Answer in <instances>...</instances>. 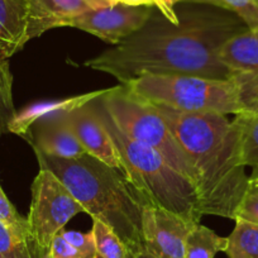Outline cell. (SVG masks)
I'll use <instances>...</instances> for the list:
<instances>
[{"instance_id": "484cf974", "label": "cell", "mask_w": 258, "mask_h": 258, "mask_svg": "<svg viewBox=\"0 0 258 258\" xmlns=\"http://www.w3.org/2000/svg\"><path fill=\"white\" fill-rule=\"evenodd\" d=\"M53 258H86L79 249L71 245L68 240L61 235V233L56 234L49 247Z\"/></svg>"}, {"instance_id": "d6a6232c", "label": "cell", "mask_w": 258, "mask_h": 258, "mask_svg": "<svg viewBox=\"0 0 258 258\" xmlns=\"http://www.w3.org/2000/svg\"><path fill=\"white\" fill-rule=\"evenodd\" d=\"M94 258H101V257L98 254V253H96V255H95V257H94Z\"/></svg>"}, {"instance_id": "277c9868", "label": "cell", "mask_w": 258, "mask_h": 258, "mask_svg": "<svg viewBox=\"0 0 258 258\" xmlns=\"http://www.w3.org/2000/svg\"><path fill=\"white\" fill-rule=\"evenodd\" d=\"M93 103L118 150L121 173L143 207L161 208L185 219L200 223L203 214L195 185L153 148L141 145L121 133L99 103V99Z\"/></svg>"}, {"instance_id": "836d02e7", "label": "cell", "mask_w": 258, "mask_h": 258, "mask_svg": "<svg viewBox=\"0 0 258 258\" xmlns=\"http://www.w3.org/2000/svg\"><path fill=\"white\" fill-rule=\"evenodd\" d=\"M254 2H255V3H257V6H258V0H254Z\"/></svg>"}, {"instance_id": "5bb4252c", "label": "cell", "mask_w": 258, "mask_h": 258, "mask_svg": "<svg viewBox=\"0 0 258 258\" xmlns=\"http://www.w3.org/2000/svg\"><path fill=\"white\" fill-rule=\"evenodd\" d=\"M29 39L26 0H0V54L11 58Z\"/></svg>"}, {"instance_id": "9c48e42d", "label": "cell", "mask_w": 258, "mask_h": 258, "mask_svg": "<svg viewBox=\"0 0 258 258\" xmlns=\"http://www.w3.org/2000/svg\"><path fill=\"white\" fill-rule=\"evenodd\" d=\"M150 18L151 7H131L118 3L85 12L71 19L66 27L85 31L115 46L140 31Z\"/></svg>"}, {"instance_id": "44dd1931", "label": "cell", "mask_w": 258, "mask_h": 258, "mask_svg": "<svg viewBox=\"0 0 258 258\" xmlns=\"http://www.w3.org/2000/svg\"><path fill=\"white\" fill-rule=\"evenodd\" d=\"M36 245L14 234L0 220V258H42Z\"/></svg>"}, {"instance_id": "6da1fadb", "label": "cell", "mask_w": 258, "mask_h": 258, "mask_svg": "<svg viewBox=\"0 0 258 258\" xmlns=\"http://www.w3.org/2000/svg\"><path fill=\"white\" fill-rule=\"evenodd\" d=\"M244 27L239 19L212 13L178 17L177 24L150 18L140 31L84 64L123 85L143 74L228 80L232 74L220 63L218 52Z\"/></svg>"}, {"instance_id": "e0dca14e", "label": "cell", "mask_w": 258, "mask_h": 258, "mask_svg": "<svg viewBox=\"0 0 258 258\" xmlns=\"http://www.w3.org/2000/svg\"><path fill=\"white\" fill-rule=\"evenodd\" d=\"M227 245L228 238L198 223L186 238L185 258H214L217 253L225 252Z\"/></svg>"}, {"instance_id": "8fae6325", "label": "cell", "mask_w": 258, "mask_h": 258, "mask_svg": "<svg viewBox=\"0 0 258 258\" xmlns=\"http://www.w3.org/2000/svg\"><path fill=\"white\" fill-rule=\"evenodd\" d=\"M93 101L66 113L64 119L88 155L121 171L118 150L101 123Z\"/></svg>"}, {"instance_id": "2e32d148", "label": "cell", "mask_w": 258, "mask_h": 258, "mask_svg": "<svg viewBox=\"0 0 258 258\" xmlns=\"http://www.w3.org/2000/svg\"><path fill=\"white\" fill-rule=\"evenodd\" d=\"M232 123L237 131L242 163L245 167H258V110L237 114Z\"/></svg>"}, {"instance_id": "ac0fdd59", "label": "cell", "mask_w": 258, "mask_h": 258, "mask_svg": "<svg viewBox=\"0 0 258 258\" xmlns=\"http://www.w3.org/2000/svg\"><path fill=\"white\" fill-rule=\"evenodd\" d=\"M225 253L229 258H258V225L235 220Z\"/></svg>"}, {"instance_id": "4316f807", "label": "cell", "mask_w": 258, "mask_h": 258, "mask_svg": "<svg viewBox=\"0 0 258 258\" xmlns=\"http://www.w3.org/2000/svg\"><path fill=\"white\" fill-rule=\"evenodd\" d=\"M182 0H156V8L161 12L163 17L171 23H178V16L175 12V6Z\"/></svg>"}, {"instance_id": "cb8c5ba5", "label": "cell", "mask_w": 258, "mask_h": 258, "mask_svg": "<svg viewBox=\"0 0 258 258\" xmlns=\"http://www.w3.org/2000/svg\"><path fill=\"white\" fill-rule=\"evenodd\" d=\"M59 233L71 245L80 250L86 258H94L96 255L95 242H94V235L91 232L81 233L78 230L62 229Z\"/></svg>"}, {"instance_id": "9a60e30c", "label": "cell", "mask_w": 258, "mask_h": 258, "mask_svg": "<svg viewBox=\"0 0 258 258\" xmlns=\"http://www.w3.org/2000/svg\"><path fill=\"white\" fill-rule=\"evenodd\" d=\"M106 90L108 89L83 94V95L63 99V100L44 101V103L33 104V105L22 110L21 113H17L16 118H14L11 126H9V132L24 137L27 132L31 129V126L34 123H37V121L44 120V119L52 118V116L56 115H62V114L69 113V111L74 110V109L86 105V104L91 103L93 100H96L101 95H104Z\"/></svg>"}, {"instance_id": "4dcf8cb0", "label": "cell", "mask_w": 258, "mask_h": 258, "mask_svg": "<svg viewBox=\"0 0 258 258\" xmlns=\"http://www.w3.org/2000/svg\"><path fill=\"white\" fill-rule=\"evenodd\" d=\"M42 258H53V257H52L51 252H49V250H48V252H47V253H44V255Z\"/></svg>"}, {"instance_id": "83f0119b", "label": "cell", "mask_w": 258, "mask_h": 258, "mask_svg": "<svg viewBox=\"0 0 258 258\" xmlns=\"http://www.w3.org/2000/svg\"><path fill=\"white\" fill-rule=\"evenodd\" d=\"M118 3L131 7H156V0H114V4Z\"/></svg>"}, {"instance_id": "d4e9b609", "label": "cell", "mask_w": 258, "mask_h": 258, "mask_svg": "<svg viewBox=\"0 0 258 258\" xmlns=\"http://www.w3.org/2000/svg\"><path fill=\"white\" fill-rule=\"evenodd\" d=\"M234 220L258 225V191L248 190L235 212Z\"/></svg>"}, {"instance_id": "3957f363", "label": "cell", "mask_w": 258, "mask_h": 258, "mask_svg": "<svg viewBox=\"0 0 258 258\" xmlns=\"http://www.w3.org/2000/svg\"><path fill=\"white\" fill-rule=\"evenodd\" d=\"M39 168L53 172L84 213L111 228L137 254L143 250V204L121 171L85 153L79 158H59L34 151Z\"/></svg>"}, {"instance_id": "d6986e66", "label": "cell", "mask_w": 258, "mask_h": 258, "mask_svg": "<svg viewBox=\"0 0 258 258\" xmlns=\"http://www.w3.org/2000/svg\"><path fill=\"white\" fill-rule=\"evenodd\" d=\"M96 253L101 258H135L133 252L109 225L99 219H93V229Z\"/></svg>"}, {"instance_id": "603a6c76", "label": "cell", "mask_w": 258, "mask_h": 258, "mask_svg": "<svg viewBox=\"0 0 258 258\" xmlns=\"http://www.w3.org/2000/svg\"><path fill=\"white\" fill-rule=\"evenodd\" d=\"M215 4L237 14L248 29L258 28V6L254 0H215Z\"/></svg>"}, {"instance_id": "4fadbf2b", "label": "cell", "mask_w": 258, "mask_h": 258, "mask_svg": "<svg viewBox=\"0 0 258 258\" xmlns=\"http://www.w3.org/2000/svg\"><path fill=\"white\" fill-rule=\"evenodd\" d=\"M24 138L34 151L54 157L79 158L86 153L69 126L64 114L37 121Z\"/></svg>"}, {"instance_id": "8992f818", "label": "cell", "mask_w": 258, "mask_h": 258, "mask_svg": "<svg viewBox=\"0 0 258 258\" xmlns=\"http://www.w3.org/2000/svg\"><path fill=\"white\" fill-rule=\"evenodd\" d=\"M99 103L121 133L141 145L153 148L197 186V172L187 153L172 135L165 119L151 104L133 95L123 84L108 89L99 98Z\"/></svg>"}, {"instance_id": "30bf717a", "label": "cell", "mask_w": 258, "mask_h": 258, "mask_svg": "<svg viewBox=\"0 0 258 258\" xmlns=\"http://www.w3.org/2000/svg\"><path fill=\"white\" fill-rule=\"evenodd\" d=\"M218 58L242 84L249 110H258V28L245 29L228 39Z\"/></svg>"}, {"instance_id": "f546056e", "label": "cell", "mask_w": 258, "mask_h": 258, "mask_svg": "<svg viewBox=\"0 0 258 258\" xmlns=\"http://www.w3.org/2000/svg\"><path fill=\"white\" fill-rule=\"evenodd\" d=\"M135 258H153V257H151L150 254H148V253H146V252H138L137 254L135 255Z\"/></svg>"}, {"instance_id": "7a4b0ae2", "label": "cell", "mask_w": 258, "mask_h": 258, "mask_svg": "<svg viewBox=\"0 0 258 258\" xmlns=\"http://www.w3.org/2000/svg\"><path fill=\"white\" fill-rule=\"evenodd\" d=\"M151 105L165 119L190 158L197 172L195 187L202 214L234 220L248 191V176L232 121L223 114L183 113Z\"/></svg>"}, {"instance_id": "7c38bea8", "label": "cell", "mask_w": 258, "mask_h": 258, "mask_svg": "<svg viewBox=\"0 0 258 258\" xmlns=\"http://www.w3.org/2000/svg\"><path fill=\"white\" fill-rule=\"evenodd\" d=\"M29 39L52 28L66 27L71 19L93 9L109 7L104 0H26Z\"/></svg>"}, {"instance_id": "1f68e13d", "label": "cell", "mask_w": 258, "mask_h": 258, "mask_svg": "<svg viewBox=\"0 0 258 258\" xmlns=\"http://www.w3.org/2000/svg\"><path fill=\"white\" fill-rule=\"evenodd\" d=\"M104 2H105V3H108L109 6H115V4H114V0H104Z\"/></svg>"}, {"instance_id": "ffe728a7", "label": "cell", "mask_w": 258, "mask_h": 258, "mask_svg": "<svg viewBox=\"0 0 258 258\" xmlns=\"http://www.w3.org/2000/svg\"><path fill=\"white\" fill-rule=\"evenodd\" d=\"M17 115L13 101V75L9 58L0 54V137L9 132Z\"/></svg>"}, {"instance_id": "f1b7e54d", "label": "cell", "mask_w": 258, "mask_h": 258, "mask_svg": "<svg viewBox=\"0 0 258 258\" xmlns=\"http://www.w3.org/2000/svg\"><path fill=\"white\" fill-rule=\"evenodd\" d=\"M248 190L258 191V167L253 168L252 173L248 177Z\"/></svg>"}, {"instance_id": "7402d4cb", "label": "cell", "mask_w": 258, "mask_h": 258, "mask_svg": "<svg viewBox=\"0 0 258 258\" xmlns=\"http://www.w3.org/2000/svg\"><path fill=\"white\" fill-rule=\"evenodd\" d=\"M0 220H2L14 234L18 235L19 238L32 242L31 235H29L27 218H23L22 215H19V213L17 212L14 205L12 204V203L9 202L8 198H7L2 185H0Z\"/></svg>"}, {"instance_id": "ba28073f", "label": "cell", "mask_w": 258, "mask_h": 258, "mask_svg": "<svg viewBox=\"0 0 258 258\" xmlns=\"http://www.w3.org/2000/svg\"><path fill=\"white\" fill-rule=\"evenodd\" d=\"M197 224L168 210L145 205L142 209L143 252L153 258H185L186 238Z\"/></svg>"}, {"instance_id": "5b68a950", "label": "cell", "mask_w": 258, "mask_h": 258, "mask_svg": "<svg viewBox=\"0 0 258 258\" xmlns=\"http://www.w3.org/2000/svg\"><path fill=\"white\" fill-rule=\"evenodd\" d=\"M124 86L146 103L183 113L237 115L249 110L242 84L234 76L228 80H217L191 75L143 74Z\"/></svg>"}, {"instance_id": "52a82bcc", "label": "cell", "mask_w": 258, "mask_h": 258, "mask_svg": "<svg viewBox=\"0 0 258 258\" xmlns=\"http://www.w3.org/2000/svg\"><path fill=\"white\" fill-rule=\"evenodd\" d=\"M84 208L53 172L39 168L32 183V202L27 223L33 244L44 255L56 234Z\"/></svg>"}]
</instances>
